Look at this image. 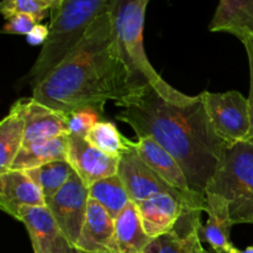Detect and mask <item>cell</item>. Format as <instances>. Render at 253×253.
<instances>
[{
	"label": "cell",
	"instance_id": "obj_1",
	"mask_svg": "<svg viewBox=\"0 0 253 253\" xmlns=\"http://www.w3.org/2000/svg\"><path fill=\"white\" fill-rule=\"evenodd\" d=\"M116 119L127 124L138 138L151 137L175 158L190 188L205 195L226 143L216 135L202 95L185 105L169 103L152 86H146L120 101Z\"/></svg>",
	"mask_w": 253,
	"mask_h": 253
},
{
	"label": "cell",
	"instance_id": "obj_2",
	"mask_svg": "<svg viewBox=\"0 0 253 253\" xmlns=\"http://www.w3.org/2000/svg\"><path fill=\"white\" fill-rule=\"evenodd\" d=\"M131 94L114 41L109 12L90 26L78 46L32 90V98L66 115L91 108L104 113L109 100Z\"/></svg>",
	"mask_w": 253,
	"mask_h": 253
},
{
	"label": "cell",
	"instance_id": "obj_3",
	"mask_svg": "<svg viewBox=\"0 0 253 253\" xmlns=\"http://www.w3.org/2000/svg\"><path fill=\"white\" fill-rule=\"evenodd\" d=\"M150 0H111L109 16L119 57L127 74L131 93L152 86L169 103L185 105L194 100L177 90L156 72L148 61L143 46V25Z\"/></svg>",
	"mask_w": 253,
	"mask_h": 253
},
{
	"label": "cell",
	"instance_id": "obj_4",
	"mask_svg": "<svg viewBox=\"0 0 253 253\" xmlns=\"http://www.w3.org/2000/svg\"><path fill=\"white\" fill-rule=\"evenodd\" d=\"M111 0H63L51 10L49 34L39 57L22 79L34 90L76 48L91 25L109 11Z\"/></svg>",
	"mask_w": 253,
	"mask_h": 253
},
{
	"label": "cell",
	"instance_id": "obj_5",
	"mask_svg": "<svg viewBox=\"0 0 253 253\" xmlns=\"http://www.w3.org/2000/svg\"><path fill=\"white\" fill-rule=\"evenodd\" d=\"M205 193L220 195L229 204L231 221L253 224V143L225 146L214 177Z\"/></svg>",
	"mask_w": 253,
	"mask_h": 253
},
{
	"label": "cell",
	"instance_id": "obj_6",
	"mask_svg": "<svg viewBox=\"0 0 253 253\" xmlns=\"http://www.w3.org/2000/svg\"><path fill=\"white\" fill-rule=\"evenodd\" d=\"M208 116L216 135L226 145L249 141L251 136V115L249 99L240 91L202 94Z\"/></svg>",
	"mask_w": 253,
	"mask_h": 253
},
{
	"label": "cell",
	"instance_id": "obj_7",
	"mask_svg": "<svg viewBox=\"0 0 253 253\" xmlns=\"http://www.w3.org/2000/svg\"><path fill=\"white\" fill-rule=\"evenodd\" d=\"M89 202V188L77 173L56 193L46 199L61 234L76 246L83 229Z\"/></svg>",
	"mask_w": 253,
	"mask_h": 253
},
{
	"label": "cell",
	"instance_id": "obj_8",
	"mask_svg": "<svg viewBox=\"0 0 253 253\" xmlns=\"http://www.w3.org/2000/svg\"><path fill=\"white\" fill-rule=\"evenodd\" d=\"M132 146L138 157L148 167L152 168L173 189L180 193L188 200L193 209L205 211V205H207L205 195L193 192L182 167L172 155H169L162 146L158 145L151 137L138 138L136 142L132 141Z\"/></svg>",
	"mask_w": 253,
	"mask_h": 253
},
{
	"label": "cell",
	"instance_id": "obj_9",
	"mask_svg": "<svg viewBox=\"0 0 253 253\" xmlns=\"http://www.w3.org/2000/svg\"><path fill=\"white\" fill-rule=\"evenodd\" d=\"M118 175L123 179L131 202L138 203L150 199L160 194H169L190 207L188 200L180 193L173 189L168 183H166L155 170L148 167L136 153L131 142V148L120 157L118 168ZM193 209V208H192Z\"/></svg>",
	"mask_w": 253,
	"mask_h": 253
},
{
	"label": "cell",
	"instance_id": "obj_10",
	"mask_svg": "<svg viewBox=\"0 0 253 253\" xmlns=\"http://www.w3.org/2000/svg\"><path fill=\"white\" fill-rule=\"evenodd\" d=\"M68 162L84 184L90 188L98 180L118 174L120 158L101 152L85 136L69 135Z\"/></svg>",
	"mask_w": 253,
	"mask_h": 253
},
{
	"label": "cell",
	"instance_id": "obj_11",
	"mask_svg": "<svg viewBox=\"0 0 253 253\" xmlns=\"http://www.w3.org/2000/svg\"><path fill=\"white\" fill-rule=\"evenodd\" d=\"M25 121L24 145L69 135L68 116L39 103L34 98L16 101Z\"/></svg>",
	"mask_w": 253,
	"mask_h": 253
},
{
	"label": "cell",
	"instance_id": "obj_12",
	"mask_svg": "<svg viewBox=\"0 0 253 253\" xmlns=\"http://www.w3.org/2000/svg\"><path fill=\"white\" fill-rule=\"evenodd\" d=\"M202 212L185 208L174 227L153 239L142 253H202L204 249L200 240Z\"/></svg>",
	"mask_w": 253,
	"mask_h": 253
},
{
	"label": "cell",
	"instance_id": "obj_13",
	"mask_svg": "<svg viewBox=\"0 0 253 253\" xmlns=\"http://www.w3.org/2000/svg\"><path fill=\"white\" fill-rule=\"evenodd\" d=\"M115 219L95 200L89 198L83 229L76 246L86 253H116Z\"/></svg>",
	"mask_w": 253,
	"mask_h": 253
},
{
	"label": "cell",
	"instance_id": "obj_14",
	"mask_svg": "<svg viewBox=\"0 0 253 253\" xmlns=\"http://www.w3.org/2000/svg\"><path fill=\"white\" fill-rule=\"evenodd\" d=\"M22 207H46L41 188L26 174L25 170L9 169L0 173V208L16 219Z\"/></svg>",
	"mask_w": 253,
	"mask_h": 253
},
{
	"label": "cell",
	"instance_id": "obj_15",
	"mask_svg": "<svg viewBox=\"0 0 253 253\" xmlns=\"http://www.w3.org/2000/svg\"><path fill=\"white\" fill-rule=\"evenodd\" d=\"M135 204L143 230L151 239L170 231L185 208H189L169 194L156 195Z\"/></svg>",
	"mask_w": 253,
	"mask_h": 253
},
{
	"label": "cell",
	"instance_id": "obj_16",
	"mask_svg": "<svg viewBox=\"0 0 253 253\" xmlns=\"http://www.w3.org/2000/svg\"><path fill=\"white\" fill-rule=\"evenodd\" d=\"M205 199L208 222L200 229V240L216 252L231 253L236 247L230 239L234 222L230 217L229 204L224 198L212 193H205Z\"/></svg>",
	"mask_w": 253,
	"mask_h": 253
},
{
	"label": "cell",
	"instance_id": "obj_17",
	"mask_svg": "<svg viewBox=\"0 0 253 253\" xmlns=\"http://www.w3.org/2000/svg\"><path fill=\"white\" fill-rule=\"evenodd\" d=\"M209 31L231 34L242 43L253 40V0H219Z\"/></svg>",
	"mask_w": 253,
	"mask_h": 253
},
{
	"label": "cell",
	"instance_id": "obj_18",
	"mask_svg": "<svg viewBox=\"0 0 253 253\" xmlns=\"http://www.w3.org/2000/svg\"><path fill=\"white\" fill-rule=\"evenodd\" d=\"M16 220L25 225L31 240L34 253H46L51 249L61 230L47 207H22L17 211Z\"/></svg>",
	"mask_w": 253,
	"mask_h": 253
},
{
	"label": "cell",
	"instance_id": "obj_19",
	"mask_svg": "<svg viewBox=\"0 0 253 253\" xmlns=\"http://www.w3.org/2000/svg\"><path fill=\"white\" fill-rule=\"evenodd\" d=\"M69 135L22 146L10 169L27 170L54 161H68Z\"/></svg>",
	"mask_w": 253,
	"mask_h": 253
},
{
	"label": "cell",
	"instance_id": "obj_20",
	"mask_svg": "<svg viewBox=\"0 0 253 253\" xmlns=\"http://www.w3.org/2000/svg\"><path fill=\"white\" fill-rule=\"evenodd\" d=\"M114 240L116 253H142L153 240L143 230L133 202L115 219Z\"/></svg>",
	"mask_w": 253,
	"mask_h": 253
},
{
	"label": "cell",
	"instance_id": "obj_21",
	"mask_svg": "<svg viewBox=\"0 0 253 253\" xmlns=\"http://www.w3.org/2000/svg\"><path fill=\"white\" fill-rule=\"evenodd\" d=\"M25 121L15 103L0 123V173L7 172L24 145Z\"/></svg>",
	"mask_w": 253,
	"mask_h": 253
},
{
	"label": "cell",
	"instance_id": "obj_22",
	"mask_svg": "<svg viewBox=\"0 0 253 253\" xmlns=\"http://www.w3.org/2000/svg\"><path fill=\"white\" fill-rule=\"evenodd\" d=\"M89 198L98 202L114 219L131 203L130 194L118 174L98 180L89 188Z\"/></svg>",
	"mask_w": 253,
	"mask_h": 253
},
{
	"label": "cell",
	"instance_id": "obj_23",
	"mask_svg": "<svg viewBox=\"0 0 253 253\" xmlns=\"http://www.w3.org/2000/svg\"><path fill=\"white\" fill-rule=\"evenodd\" d=\"M25 172L41 188L44 199H49L71 179L76 170L68 161H54Z\"/></svg>",
	"mask_w": 253,
	"mask_h": 253
},
{
	"label": "cell",
	"instance_id": "obj_24",
	"mask_svg": "<svg viewBox=\"0 0 253 253\" xmlns=\"http://www.w3.org/2000/svg\"><path fill=\"white\" fill-rule=\"evenodd\" d=\"M85 138L101 152L118 158L130 150L132 142L124 137L113 123L103 120L99 121L89 130Z\"/></svg>",
	"mask_w": 253,
	"mask_h": 253
},
{
	"label": "cell",
	"instance_id": "obj_25",
	"mask_svg": "<svg viewBox=\"0 0 253 253\" xmlns=\"http://www.w3.org/2000/svg\"><path fill=\"white\" fill-rule=\"evenodd\" d=\"M62 1L63 0H1L0 11L5 19L21 12L29 14L40 24Z\"/></svg>",
	"mask_w": 253,
	"mask_h": 253
},
{
	"label": "cell",
	"instance_id": "obj_26",
	"mask_svg": "<svg viewBox=\"0 0 253 253\" xmlns=\"http://www.w3.org/2000/svg\"><path fill=\"white\" fill-rule=\"evenodd\" d=\"M101 115L99 111L91 108L82 109V110L74 111L68 116V128L69 135H81L86 136L91 127L100 120Z\"/></svg>",
	"mask_w": 253,
	"mask_h": 253
},
{
	"label": "cell",
	"instance_id": "obj_27",
	"mask_svg": "<svg viewBox=\"0 0 253 253\" xmlns=\"http://www.w3.org/2000/svg\"><path fill=\"white\" fill-rule=\"evenodd\" d=\"M39 22L36 21L34 16L29 14H15L12 16L7 17L6 22L2 26V34L9 35H29L34 30V27Z\"/></svg>",
	"mask_w": 253,
	"mask_h": 253
},
{
	"label": "cell",
	"instance_id": "obj_28",
	"mask_svg": "<svg viewBox=\"0 0 253 253\" xmlns=\"http://www.w3.org/2000/svg\"><path fill=\"white\" fill-rule=\"evenodd\" d=\"M245 48H246L247 57H249L250 64V95H249V105H250V115H251V136H250L249 142L253 143V40L245 42Z\"/></svg>",
	"mask_w": 253,
	"mask_h": 253
},
{
	"label": "cell",
	"instance_id": "obj_29",
	"mask_svg": "<svg viewBox=\"0 0 253 253\" xmlns=\"http://www.w3.org/2000/svg\"><path fill=\"white\" fill-rule=\"evenodd\" d=\"M48 26L37 24L36 26L34 27V30H32L29 35H26V41L29 42L30 44H32V46H39V44H42V46H43L47 37H48Z\"/></svg>",
	"mask_w": 253,
	"mask_h": 253
},
{
	"label": "cell",
	"instance_id": "obj_30",
	"mask_svg": "<svg viewBox=\"0 0 253 253\" xmlns=\"http://www.w3.org/2000/svg\"><path fill=\"white\" fill-rule=\"evenodd\" d=\"M46 253H82V251L77 246L72 245L63 235H59Z\"/></svg>",
	"mask_w": 253,
	"mask_h": 253
},
{
	"label": "cell",
	"instance_id": "obj_31",
	"mask_svg": "<svg viewBox=\"0 0 253 253\" xmlns=\"http://www.w3.org/2000/svg\"><path fill=\"white\" fill-rule=\"evenodd\" d=\"M231 253H253V246H250L247 247V249L245 250H239V249H235L234 251Z\"/></svg>",
	"mask_w": 253,
	"mask_h": 253
},
{
	"label": "cell",
	"instance_id": "obj_32",
	"mask_svg": "<svg viewBox=\"0 0 253 253\" xmlns=\"http://www.w3.org/2000/svg\"><path fill=\"white\" fill-rule=\"evenodd\" d=\"M202 253H219V252H216L215 251V250H212V249H203V252Z\"/></svg>",
	"mask_w": 253,
	"mask_h": 253
},
{
	"label": "cell",
	"instance_id": "obj_33",
	"mask_svg": "<svg viewBox=\"0 0 253 253\" xmlns=\"http://www.w3.org/2000/svg\"><path fill=\"white\" fill-rule=\"evenodd\" d=\"M82 253H86V252H82Z\"/></svg>",
	"mask_w": 253,
	"mask_h": 253
}]
</instances>
